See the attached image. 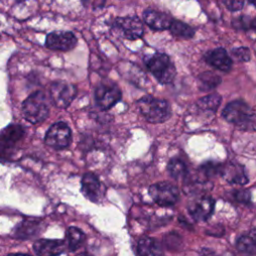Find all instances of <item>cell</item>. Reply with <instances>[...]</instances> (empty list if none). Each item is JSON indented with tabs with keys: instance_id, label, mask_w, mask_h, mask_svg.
<instances>
[{
	"instance_id": "cell-1",
	"label": "cell",
	"mask_w": 256,
	"mask_h": 256,
	"mask_svg": "<svg viewBox=\"0 0 256 256\" xmlns=\"http://www.w3.org/2000/svg\"><path fill=\"white\" fill-rule=\"evenodd\" d=\"M223 118L235 124L241 130H251L255 128L254 110L242 100H234L226 105L222 111Z\"/></svg>"
},
{
	"instance_id": "cell-2",
	"label": "cell",
	"mask_w": 256,
	"mask_h": 256,
	"mask_svg": "<svg viewBox=\"0 0 256 256\" xmlns=\"http://www.w3.org/2000/svg\"><path fill=\"white\" fill-rule=\"evenodd\" d=\"M136 106L142 116L151 123H163L171 117V107L165 99L147 95L137 100Z\"/></svg>"
},
{
	"instance_id": "cell-3",
	"label": "cell",
	"mask_w": 256,
	"mask_h": 256,
	"mask_svg": "<svg viewBox=\"0 0 256 256\" xmlns=\"http://www.w3.org/2000/svg\"><path fill=\"white\" fill-rule=\"evenodd\" d=\"M148 70L161 84L172 82L176 75V68L170 57L165 53H155L145 58Z\"/></svg>"
},
{
	"instance_id": "cell-4",
	"label": "cell",
	"mask_w": 256,
	"mask_h": 256,
	"mask_svg": "<svg viewBox=\"0 0 256 256\" xmlns=\"http://www.w3.org/2000/svg\"><path fill=\"white\" fill-rule=\"evenodd\" d=\"M22 112L25 119L32 124L44 121L49 115V105L45 94L37 91L28 96L22 104Z\"/></svg>"
},
{
	"instance_id": "cell-5",
	"label": "cell",
	"mask_w": 256,
	"mask_h": 256,
	"mask_svg": "<svg viewBox=\"0 0 256 256\" xmlns=\"http://www.w3.org/2000/svg\"><path fill=\"white\" fill-rule=\"evenodd\" d=\"M112 29L127 40L139 39L144 34L143 22L137 16L116 17L112 22Z\"/></svg>"
},
{
	"instance_id": "cell-6",
	"label": "cell",
	"mask_w": 256,
	"mask_h": 256,
	"mask_svg": "<svg viewBox=\"0 0 256 256\" xmlns=\"http://www.w3.org/2000/svg\"><path fill=\"white\" fill-rule=\"evenodd\" d=\"M148 192L154 202L162 207L173 206L179 199V189L167 181L151 185Z\"/></svg>"
},
{
	"instance_id": "cell-7",
	"label": "cell",
	"mask_w": 256,
	"mask_h": 256,
	"mask_svg": "<svg viewBox=\"0 0 256 256\" xmlns=\"http://www.w3.org/2000/svg\"><path fill=\"white\" fill-rule=\"evenodd\" d=\"M72 140L71 129L67 123L59 121L50 126L45 135V143L56 150L67 148Z\"/></svg>"
},
{
	"instance_id": "cell-8",
	"label": "cell",
	"mask_w": 256,
	"mask_h": 256,
	"mask_svg": "<svg viewBox=\"0 0 256 256\" xmlns=\"http://www.w3.org/2000/svg\"><path fill=\"white\" fill-rule=\"evenodd\" d=\"M121 90L118 85L112 81L101 82L95 89V101L99 108L108 110L121 99Z\"/></svg>"
},
{
	"instance_id": "cell-9",
	"label": "cell",
	"mask_w": 256,
	"mask_h": 256,
	"mask_svg": "<svg viewBox=\"0 0 256 256\" xmlns=\"http://www.w3.org/2000/svg\"><path fill=\"white\" fill-rule=\"evenodd\" d=\"M76 95V86L67 82H54L50 87V99L58 108L68 107L75 99Z\"/></svg>"
},
{
	"instance_id": "cell-10",
	"label": "cell",
	"mask_w": 256,
	"mask_h": 256,
	"mask_svg": "<svg viewBox=\"0 0 256 256\" xmlns=\"http://www.w3.org/2000/svg\"><path fill=\"white\" fill-rule=\"evenodd\" d=\"M77 37L71 31H53L47 34L45 46L51 50L69 51L77 45Z\"/></svg>"
},
{
	"instance_id": "cell-11",
	"label": "cell",
	"mask_w": 256,
	"mask_h": 256,
	"mask_svg": "<svg viewBox=\"0 0 256 256\" xmlns=\"http://www.w3.org/2000/svg\"><path fill=\"white\" fill-rule=\"evenodd\" d=\"M81 192L91 202L98 203L104 196V187L94 173H85L81 180Z\"/></svg>"
},
{
	"instance_id": "cell-12",
	"label": "cell",
	"mask_w": 256,
	"mask_h": 256,
	"mask_svg": "<svg viewBox=\"0 0 256 256\" xmlns=\"http://www.w3.org/2000/svg\"><path fill=\"white\" fill-rule=\"evenodd\" d=\"M215 201L212 197L205 195L190 202L188 210L196 221H206L214 211Z\"/></svg>"
},
{
	"instance_id": "cell-13",
	"label": "cell",
	"mask_w": 256,
	"mask_h": 256,
	"mask_svg": "<svg viewBox=\"0 0 256 256\" xmlns=\"http://www.w3.org/2000/svg\"><path fill=\"white\" fill-rule=\"evenodd\" d=\"M173 17L164 11H160L153 8H147L143 11V20L145 24L155 31L168 30Z\"/></svg>"
},
{
	"instance_id": "cell-14",
	"label": "cell",
	"mask_w": 256,
	"mask_h": 256,
	"mask_svg": "<svg viewBox=\"0 0 256 256\" xmlns=\"http://www.w3.org/2000/svg\"><path fill=\"white\" fill-rule=\"evenodd\" d=\"M204 60L210 66L223 72H228L232 67V59L222 47L207 51L204 54Z\"/></svg>"
},
{
	"instance_id": "cell-15",
	"label": "cell",
	"mask_w": 256,
	"mask_h": 256,
	"mask_svg": "<svg viewBox=\"0 0 256 256\" xmlns=\"http://www.w3.org/2000/svg\"><path fill=\"white\" fill-rule=\"evenodd\" d=\"M220 175L231 184L244 185L249 181L244 167L235 162H229L226 165H222Z\"/></svg>"
},
{
	"instance_id": "cell-16",
	"label": "cell",
	"mask_w": 256,
	"mask_h": 256,
	"mask_svg": "<svg viewBox=\"0 0 256 256\" xmlns=\"http://www.w3.org/2000/svg\"><path fill=\"white\" fill-rule=\"evenodd\" d=\"M24 135V129L21 125L13 124L6 127L0 133V152L11 149Z\"/></svg>"
},
{
	"instance_id": "cell-17",
	"label": "cell",
	"mask_w": 256,
	"mask_h": 256,
	"mask_svg": "<svg viewBox=\"0 0 256 256\" xmlns=\"http://www.w3.org/2000/svg\"><path fill=\"white\" fill-rule=\"evenodd\" d=\"M33 249L38 255H59L65 250V242L63 240L40 239L34 242Z\"/></svg>"
},
{
	"instance_id": "cell-18",
	"label": "cell",
	"mask_w": 256,
	"mask_h": 256,
	"mask_svg": "<svg viewBox=\"0 0 256 256\" xmlns=\"http://www.w3.org/2000/svg\"><path fill=\"white\" fill-rule=\"evenodd\" d=\"M137 254L160 255L163 254V251L157 240L148 236H144L137 243Z\"/></svg>"
},
{
	"instance_id": "cell-19",
	"label": "cell",
	"mask_w": 256,
	"mask_h": 256,
	"mask_svg": "<svg viewBox=\"0 0 256 256\" xmlns=\"http://www.w3.org/2000/svg\"><path fill=\"white\" fill-rule=\"evenodd\" d=\"M169 30L173 36L183 39H191L195 35V30L193 27L185 22L176 19H173Z\"/></svg>"
},
{
	"instance_id": "cell-20",
	"label": "cell",
	"mask_w": 256,
	"mask_h": 256,
	"mask_svg": "<svg viewBox=\"0 0 256 256\" xmlns=\"http://www.w3.org/2000/svg\"><path fill=\"white\" fill-rule=\"evenodd\" d=\"M66 238H67L68 248L71 251H76L84 243L85 234L81 229H79L75 226H71L67 229Z\"/></svg>"
},
{
	"instance_id": "cell-21",
	"label": "cell",
	"mask_w": 256,
	"mask_h": 256,
	"mask_svg": "<svg viewBox=\"0 0 256 256\" xmlns=\"http://www.w3.org/2000/svg\"><path fill=\"white\" fill-rule=\"evenodd\" d=\"M220 103L221 96L219 94H209L197 101V107L202 111L216 112Z\"/></svg>"
},
{
	"instance_id": "cell-22",
	"label": "cell",
	"mask_w": 256,
	"mask_h": 256,
	"mask_svg": "<svg viewBox=\"0 0 256 256\" xmlns=\"http://www.w3.org/2000/svg\"><path fill=\"white\" fill-rule=\"evenodd\" d=\"M167 170L170 176L174 179H181L187 174V165L180 158H172L167 165Z\"/></svg>"
},
{
	"instance_id": "cell-23",
	"label": "cell",
	"mask_w": 256,
	"mask_h": 256,
	"mask_svg": "<svg viewBox=\"0 0 256 256\" xmlns=\"http://www.w3.org/2000/svg\"><path fill=\"white\" fill-rule=\"evenodd\" d=\"M220 82L221 78L211 71L204 72L199 76V87L203 91L216 88L220 84Z\"/></svg>"
},
{
	"instance_id": "cell-24",
	"label": "cell",
	"mask_w": 256,
	"mask_h": 256,
	"mask_svg": "<svg viewBox=\"0 0 256 256\" xmlns=\"http://www.w3.org/2000/svg\"><path fill=\"white\" fill-rule=\"evenodd\" d=\"M41 223L36 220H26L19 225L18 237L20 238H29L39 233Z\"/></svg>"
},
{
	"instance_id": "cell-25",
	"label": "cell",
	"mask_w": 256,
	"mask_h": 256,
	"mask_svg": "<svg viewBox=\"0 0 256 256\" xmlns=\"http://www.w3.org/2000/svg\"><path fill=\"white\" fill-rule=\"evenodd\" d=\"M236 247L239 251L255 255L256 254V245L254 232L250 235H242L236 241Z\"/></svg>"
},
{
	"instance_id": "cell-26",
	"label": "cell",
	"mask_w": 256,
	"mask_h": 256,
	"mask_svg": "<svg viewBox=\"0 0 256 256\" xmlns=\"http://www.w3.org/2000/svg\"><path fill=\"white\" fill-rule=\"evenodd\" d=\"M231 25L237 30H243V31L255 30L256 19L248 15H240L232 20Z\"/></svg>"
},
{
	"instance_id": "cell-27",
	"label": "cell",
	"mask_w": 256,
	"mask_h": 256,
	"mask_svg": "<svg viewBox=\"0 0 256 256\" xmlns=\"http://www.w3.org/2000/svg\"><path fill=\"white\" fill-rule=\"evenodd\" d=\"M221 168H222V164H219L213 161H208L199 167V172L201 173V175L209 178L217 174H220Z\"/></svg>"
},
{
	"instance_id": "cell-28",
	"label": "cell",
	"mask_w": 256,
	"mask_h": 256,
	"mask_svg": "<svg viewBox=\"0 0 256 256\" xmlns=\"http://www.w3.org/2000/svg\"><path fill=\"white\" fill-rule=\"evenodd\" d=\"M231 53L232 55L239 61H242V62H248L250 61V58H251V53H250V50L249 48L247 47H236V48H233L231 50Z\"/></svg>"
},
{
	"instance_id": "cell-29",
	"label": "cell",
	"mask_w": 256,
	"mask_h": 256,
	"mask_svg": "<svg viewBox=\"0 0 256 256\" xmlns=\"http://www.w3.org/2000/svg\"><path fill=\"white\" fill-rule=\"evenodd\" d=\"M224 6L231 12L240 11L245 5V0H222Z\"/></svg>"
},
{
	"instance_id": "cell-30",
	"label": "cell",
	"mask_w": 256,
	"mask_h": 256,
	"mask_svg": "<svg viewBox=\"0 0 256 256\" xmlns=\"http://www.w3.org/2000/svg\"><path fill=\"white\" fill-rule=\"evenodd\" d=\"M235 198L238 202L248 204L251 200V194L248 190H238L235 193Z\"/></svg>"
},
{
	"instance_id": "cell-31",
	"label": "cell",
	"mask_w": 256,
	"mask_h": 256,
	"mask_svg": "<svg viewBox=\"0 0 256 256\" xmlns=\"http://www.w3.org/2000/svg\"><path fill=\"white\" fill-rule=\"evenodd\" d=\"M80 1H81L82 5H83L84 7H86V6H87V4H88V2H89L90 0H80Z\"/></svg>"
},
{
	"instance_id": "cell-32",
	"label": "cell",
	"mask_w": 256,
	"mask_h": 256,
	"mask_svg": "<svg viewBox=\"0 0 256 256\" xmlns=\"http://www.w3.org/2000/svg\"><path fill=\"white\" fill-rule=\"evenodd\" d=\"M248 3L254 6V5H255V0H248Z\"/></svg>"
}]
</instances>
